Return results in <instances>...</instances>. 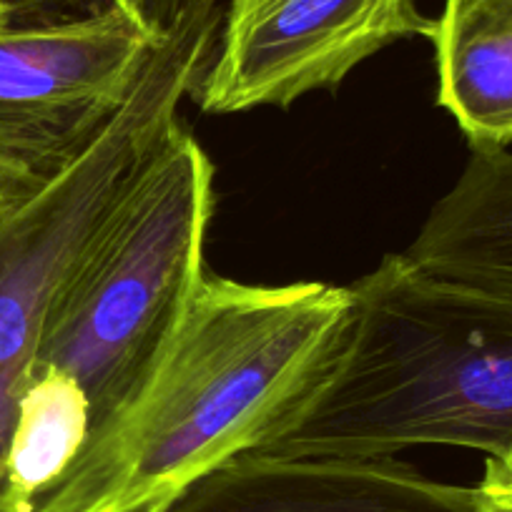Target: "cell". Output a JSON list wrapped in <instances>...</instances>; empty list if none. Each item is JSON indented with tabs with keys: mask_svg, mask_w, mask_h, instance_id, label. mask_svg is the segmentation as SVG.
I'll use <instances>...</instances> for the list:
<instances>
[{
	"mask_svg": "<svg viewBox=\"0 0 512 512\" xmlns=\"http://www.w3.org/2000/svg\"><path fill=\"white\" fill-rule=\"evenodd\" d=\"M349 312V287L206 274L139 395L36 512H146L262 447L329 367Z\"/></svg>",
	"mask_w": 512,
	"mask_h": 512,
	"instance_id": "obj_1",
	"label": "cell"
},
{
	"mask_svg": "<svg viewBox=\"0 0 512 512\" xmlns=\"http://www.w3.org/2000/svg\"><path fill=\"white\" fill-rule=\"evenodd\" d=\"M332 362L256 455L397 457L512 447V297L420 272L400 254L349 284Z\"/></svg>",
	"mask_w": 512,
	"mask_h": 512,
	"instance_id": "obj_2",
	"label": "cell"
},
{
	"mask_svg": "<svg viewBox=\"0 0 512 512\" xmlns=\"http://www.w3.org/2000/svg\"><path fill=\"white\" fill-rule=\"evenodd\" d=\"M214 206V164L179 123L58 297L36 364L81 384L88 442L126 412L179 332L206 277Z\"/></svg>",
	"mask_w": 512,
	"mask_h": 512,
	"instance_id": "obj_3",
	"label": "cell"
},
{
	"mask_svg": "<svg viewBox=\"0 0 512 512\" xmlns=\"http://www.w3.org/2000/svg\"><path fill=\"white\" fill-rule=\"evenodd\" d=\"M166 33L126 101L51 179L0 204V512L6 450L26 384L58 297L88 249L199 86L219 38L221 0H171L159 8Z\"/></svg>",
	"mask_w": 512,
	"mask_h": 512,
	"instance_id": "obj_4",
	"label": "cell"
},
{
	"mask_svg": "<svg viewBox=\"0 0 512 512\" xmlns=\"http://www.w3.org/2000/svg\"><path fill=\"white\" fill-rule=\"evenodd\" d=\"M164 33V18L134 3L21 21L0 0V204L51 179L101 131Z\"/></svg>",
	"mask_w": 512,
	"mask_h": 512,
	"instance_id": "obj_5",
	"label": "cell"
},
{
	"mask_svg": "<svg viewBox=\"0 0 512 512\" xmlns=\"http://www.w3.org/2000/svg\"><path fill=\"white\" fill-rule=\"evenodd\" d=\"M432 26L417 0H229L191 96L214 116L287 108L339 88L384 48L430 41Z\"/></svg>",
	"mask_w": 512,
	"mask_h": 512,
	"instance_id": "obj_6",
	"label": "cell"
},
{
	"mask_svg": "<svg viewBox=\"0 0 512 512\" xmlns=\"http://www.w3.org/2000/svg\"><path fill=\"white\" fill-rule=\"evenodd\" d=\"M146 512H475V490L397 457H234Z\"/></svg>",
	"mask_w": 512,
	"mask_h": 512,
	"instance_id": "obj_7",
	"label": "cell"
},
{
	"mask_svg": "<svg viewBox=\"0 0 512 512\" xmlns=\"http://www.w3.org/2000/svg\"><path fill=\"white\" fill-rule=\"evenodd\" d=\"M402 256L430 277L512 297V151H472Z\"/></svg>",
	"mask_w": 512,
	"mask_h": 512,
	"instance_id": "obj_8",
	"label": "cell"
},
{
	"mask_svg": "<svg viewBox=\"0 0 512 512\" xmlns=\"http://www.w3.org/2000/svg\"><path fill=\"white\" fill-rule=\"evenodd\" d=\"M437 106L472 151L512 146V0H442L430 36Z\"/></svg>",
	"mask_w": 512,
	"mask_h": 512,
	"instance_id": "obj_9",
	"label": "cell"
},
{
	"mask_svg": "<svg viewBox=\"0 0 512 512\" xmlns=\"http://www.w3.org/2000/svg\"><path fill=\"white\" fill-rule=\"evenodd\" d=\"M91 435V405L71 374L33 364L16 402L6 450V492L13 512L38 502L68 475Z\"/></svg>",
	"mask_w": 512,
	"mask_h": 512,
	"instance_id": "obj_10",
	"label": "cell"
},
{
	"mask_svg": "<svg viewBox=\"0 0 512 512\" xmlns=\"http://www.w3.org/2000/svg\"><path fill=\"white\" fill-rule=\"evenodd\" d=\"M13 16L21 21H66V18H83L93 13L108 11L121 3H134L141 8H154L164 0H6Z\"/></svg>",
	"mask_w": 512,
	"mask_h": 512,
	"instance_id": "obj_11",
	"label": "cell"
},
{
	"mask_svg": "<svg viewBox=\"0 0 512 512\" xmlns=\"http://www.w3.org/2000/svg\"><path fill=\"white\" fill-rule=\"evenodd\" d=\"M475 512H512V447L485 457V472L475 487Z\"/></svg>",
	"mask_w": 512,
	"mask_h": 512,
	"instance_id": "obj_12",
	"label": "cell"
}]
</instances>
